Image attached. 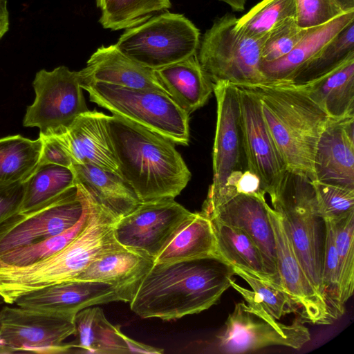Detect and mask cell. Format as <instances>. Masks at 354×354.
Instances as JSON below:
<instances>
[{"instance_id":"8992f818","label":"cell","mask_w":354,"mask_h":354,"mask_svg":"<svg viewBox=\"0 0 354 354\" xmlns=\"http://www.w3.org/2000/svg\"><path fill=\"white\" fill-rule=\"evenodd\" d=\"M90 101L177 145L189 141V114L167 94L101 82L81 84Z\"/></svg>"},{"instance_id":"5b68a950","label":"cell","mask_w":354,"mask_h":354,"mask_svg":"<svg viewBox=\"0 0 354 354\" xmlns=\"http://www.w3.org/2000/svg\"><path fill=\"white\" fill-rule=\"evenodd\" d=\"M272 205L281 216L295 255L306 274L322 295L321 276L326 228L317 211L311 180L287 171Z\"/></svg>"},{"instance_id":"c3c4849f","label":"cell","mask_w":354,"mask_h":354,"mask_svg":"<svg viewBox=\"0 0 354 354\" xmlns=\"http://www.w3.org/2000/svg\"><path fill=\"white\" fill-rule=\"evenodd\" d=\"M109 0H95L96 5L98 8L102 10Z\"/></svg>"},{"instance_id":"9a60e30c","label":"cell","mask_w":354,"mask_h":354,"mask_svg":"<svg viewBox=\"0 0 354 354\" xmlns=\"http://www.w3.org/2000/svg\"><path fill=\"white\" fill-rule=\"evenodd\" d=\"M268 212L275 239L279 283L290 299L295 313L299 314L304 323L332 324L335 318L296 257L281 214L270 205Z\"/></svg>"},{"instance_id":"836d02e7","label":"cell","mask_w":354,"mask_h":354,"mask_svg":"<svg viewBox=\"0 0 354 354\" xmlns=\"http://www.w3.org/2000/svg\"><path fill=\"white\" fill-rule=\"evenodd\" d=\"M93 203V201L91 198V203L88 209L80 220L68 230L38 243L0 254V268L28 266L46 259L58 252L73 240L84 228L89 218Z\"/></svg>"},{"instance_id":"b9f144b4","label":"cell","mask_w":354,"mask_h":354,"mask_svg":"<svg viewBox=\"0 0 354 354\" xmlns=\"http://www.w3.org/2000/svg\"><path fill=\"white\" fill-rule=\"evenodd\" d=\"M24 183L0 185V225L20 211Z\"/></svg>"},{"instance_id":"30bf717a","label":"cell","mask_w":354,"mask_h":354,"mask_svg":"<svg viewBox=\"0 0 354 354\" xmlns=\"http://www.w3.org/2000/svg\"><path fill=\"white\" fill-rule=\"evenodd\" d=\"M32 86L35 98L27 107L23 125L39 128V136L64 133L79 115L88 111L78 71L65 66L51 71L41 69Z\"/></svg>"},{"instance_id":"8d00e7d4","label":"cell","mask_w":354,"mask_h":354,"mask_svg":"<svg viewBox=\"0 0 354 354\" xmlns=\"http://www.w3.org/2000/svg\"><path fill=\"white\" fill-rule=\"evenodd\" d=\"M333 223L338 259L339 301L344 308L354 289V211Z\"/></svg>"},{"instance_id":"44dd1931","label":"cell","mask_w":354,"mask_h":354,"mask_svg":"<svg viewBox=\"0 0 354 354\" xmlns=\"http://www.w3.org/2000/svg\"><path fill=\"white\" fill-rule=\"evenodd\" d=\"M153 263L152 259L121 246L95 259L73 279L109 284L119 301L130 303Z\"/></svg>"},{"instance_id":"d6a6232c","label":"cell","mask_w":354,"mask_h":354,"mask_svg":"<svg viewBox=\"0 0 354 354\" xmlns=\"http://www.w3.org/2000/svg\"><path fill=\"white\" fill-rule=\"evenodd\" d=\"M352 55H354V20L302 65L287 82L300 84L310 81L330 71Z\"/></svg>"},{"instance_id":"ac0fdd59","label":"cell","mask_w":354,"mask_h":354,"mask_svg":"<svg viewBox=\"0 0 354 354\" xmlns=\"http://www.w3.org/2000/svg\"><path fill=\"white\" fill-rule=\"evenodd\" d=\"M315 180L354 189V117L328 120L314 158Z\"/></svg>"},{"instance_id":"4fadbf2b","label":"cell","mask_w":354,"mask_h":354,"mask_svg":"<svg viewBox=\"0 0 354 354\" xmlns=\"http://www.w3.org/2000/svg\"><path fill=\"white\" fill-rule=\"evenodd\" d=\"M191 214L174 198L142 202L116 221L115 238L122 246L155 261Z\"/></svg>"},{"instance_id":"e575fe53","label":"cell","mask_w":354,"mask_h":354,"mask_svg":"<svg viewBox=\"0 0 354 354\" xmlns=\"http://www.w3.org/2000/svg\"><path fill=\"white\" fill-rule=\"evenodd\" d=\"M171 6L170 0H109L101 10L99 22L104 28L111 30L127 29Z\"/></svg>"},{"instance_id":"f1b7e54d","label":"cell","mask_w":354,"mask_h":354,"mask_svg":"<svg viewBox=\"0 0 354 354\" xmlns=\"http://www.w3.org/2000/svg\"><path fill=\"white\" fill-rule=\"evenodd\" d=\"M211 221L220 261L272 281L268 273L265 259L259 247L243 230L216 220Z\"/></svg>"},{"instance_id":"8fae6325","label":"cell","mask_w":354,"mask_h":354,"mask_svg":"<svg viewBox=\"0 0 354 354\" xmlns=\"http://www.w3.org/2000/svg\"><path fill=\"white\" fill-rule=\"evenodd\" d=\"M91 203L89 194L76 183L39 207L17 213L0 225V254L68 230L80 220Z\"/></svg>"},{"instance_id":"f546056e","label":"cell","mask_w":354,"mask_h":354,"mask_svg":"<svg viewBox=\"0 0 354 354\" xmlns=\"http://www.w3.org/2000/svg\"><path fill=\"white\" fill-rule=\"evenodd\" d=\"M42 149L39 137L20 135L0 138V185L24 182L38 166Z\"/></svg>"},{"instance_id":"9c48e42d","label":"cell","mask_w":354,"mask_h":354,"mask_svg":"<svg viewBox=\"0 0 354 354\" xmlns=\"http://www.w3.org/2000/svg\"><path fill=\"white\" fill-rule=\"evenodd\" d=\"M215 337L219 353L237 354L270 346L299 350L310 340V333L300 319L284 324L266 312L241 301L235 304Z\"/></svg>"},{"instance_id":"e0dca14e","label":"cell","mask_w":354,"mask_h":354,"mask_svg":"<svg viewBox=\"0 0 354 354\" xmlns=\"http://www.w3.org/2000/svg\"><path fill=\"white\" fill-rule=\"evenodd\" d=\"M108 118L102 112L88 110L79 115L64 133L53 136L73 163L91 164L120 176Z\"/></svg>"},{"instance_id":"d590c367","label":"cell","mask_w":354,"mask_h":354,"mask_svg":"<svg viewBox=\"0 0 354 354\" xmlns=\"http://www.w3.org/2000/svg\"><path fill=\"white\" fill-rule=\"evenodd\" d=\"M291 17L296 18L295 0H262L237 19L235 28L246 36L260 39Z\"/></svg>"},{"instance_id":"6da1fadb","label":"cell","mask_w":354,"mask_h":354,"mask_svg":"<svg viewBox=\"0 0 354 354\" xmlns=\"http://www.w3.org/2000/svg\"><path fill=\"white\" fill-rule=\"evenodd\" d=\"M235 273L216 259L153 263L131 301L143 319L176 320L209 309L230 287Z\"/></svg>"},{"instance_id":"4dcf8cb0","label":"cell","mask_w":354,"mask_h":354,"mask_svg":"<svg viewBox=\"0 0 354 354\" xmlns=\"http://www.w3.org/2000/svg\"><path fill=\"white\" fill-rule=\"evenodd\" d=\"M24 183V196L19 212L37 209L76 184L71 168L53 164L38 165Z\"/></svg>"},{"instance_id":"60d3db41","label":"cell","mask_w":354,"mask_h":354,"mask_svg":"<svg viewBox=\"0 0 354 354\" xmlns=\"http://www.w3.org/2000/svg\"><path fill=\"white\" fill-rule=\"evenodd\" d=\"M296 21L302 28L322 25L344 12L334 0H295Z\"/></svg>"},{"instance_id":"f35d334b","label":"cell","mask_w":354,"mask_h":354,"mask_svg":"<svg viewBox=\"0 0 354 354\" xmlns=\"http://www.w3.org/2000/svg\"><path fill=\"white\" fill-rule=\"evenodd\" d=\"M311 182L317 211L324 221H336L354 211V189Z\"/></svg>"},{"instance_id":"484cf974","label":"cell","mask_w":354,"mask_h":354,"mask_svg":"<svg viewBox=\"0 0 354 354\" xmlns=\"http://www.w3.org/2000/svg\"><path fill=\"white\" fill-rule=\"evenodd\" d=\"M354 20V10L346 12L332 20L313 27L296 46L283 57L261 62V71L268 82H287L347 24Z\"/></svg>"},{"instance_id":"ab89813d","label":"cell","mask_w":354,"mask_h":354,"mask_svg":"<svg viewBox=\"0 0 354 354\" xmlns=\"http://www.w3.org/2000/svg\"><path fill=\"white\" fill-rule=\"evenodd\" d=\"M313 28H306L299 26L295 17L281 21L266 35L261 50V62H272L283 57L290 53Z\"/></svg>"},{"instance_id":"7dc6e473","label":"cell","mask_w":354,"mask_h":354,"mask_svg":"<svg viewBox=\"0 0 354 354\" xmlns=\"http://www.w3.org/2000/svg\"><path fill=\"white\" fill-rule=\"evenodd\" d=\"M344 12L354 10V0H334Z\"/></svg>"},{"instance_id":"7402d4cb","label":"cell","mask_w":354,"mask_h":354,"mask_svg":"<svg viewBox=\"0 0 354 354\" xmlns=\"http://www.w3.org/2000/svg\"><path fill=\"white\" fill-rule=\"evenodd\" d=\"M78 73L81 84L101 82L167 94L154 70L127 57L117 49L115 44L98 48L87 61L86 67Z\"/></svg>"},{"instance_id":"d4e9b609","label":"cell","mask_w":354,"mask_h":354,"mask_svg":"<svg viewBox=\"0 0 354 354\" xmlns=\"http://www.w3.org/2000/svg\"><path fill=\"white\" fill-rule=\"evenodd\" d=\"M295 85L304 91L330 119L354 117V55L330 71Z\"/></svg>"},{"instance_id":"277c9868","label":"cell","mask_w":354,"mask_h":354,"mask_svg":"<svg viewBox=\"0 0 354 354\" xmlns=\"http://www.w3.org/2000/svg\"><path fill=\"white\" fill-rule=\"evenodd\" d=\"M118 220L93 201L84 228L58 252L28 266L0 268V294L5 303L12 304L24 294L72 280L95 259L121 247L114 235Z\"/></svg>"},{"instance_id":"cb8c5ba5","label":"cell","mask_w":354,"mask_h":354,"mask_svg":"<svg viewBox=\"0 0 354 354\" xmlns=\"http://www.w3.org/2000/svg\"><path fill=\"white\" fill-rule=\"evenodd\" d=\"M79 184L102 207L118 219L142 202L119 174L91 164L73 163L71 167Z\"/></svg>"},{"instance_id":"603a6c76","label":"cell","mask_w":354,"mask_h":354,"mask_svg":"<svg viewBox=\"0 0 354 354\" xmlns=\"http://www.w3.org/2000/svg\"><path fill=\"white\" fill-rule=\"evenodd\" d=\"M154 71L167 93L189 115L203 106L214 91V83L202 68L196 53Z\"/></svg>"},{"instance_id":"5bb4252c","label":"cell","mask_w":354,"mask_h":354,"mask_svg":"<svg viewBox=\"0 0 354 354\" xmlns=\"http://www.w3.org/2000/svg\"><path fill=\"white\" fill-rule=\"evenodd\" d=\"M237 88L241 146L248 169L259 178L272 203L279 193L286 167L267 127L258 97L246 87Z\"/></svg>"},{"instance_id":"bcb514c9","label":"cell","mask_w":354,"mask_h":354,"mask_svg":"<svg viewBox=\"0 0 354 354\" xmlns=\"http://www.w3.org/2000/svg\"><path fill=\"white\" fill-rule=\"evenodd\" d=\"M222 1L231 7L234 11L241 12L245 9L246 0H218Z\"/></svg>"},{"instance_id":"83f0119b","label":"cell","mask_w":354,"mask_h":354,"mask_svg":"<svg viewBox=\"0 0 354 354\" xmlns=\"http://www.w3.org/2000/svg\"><path fill=\"white\" fill-rule=\"evenodd\" d=\"M75 339L69 342L78 352L95 354L129 353L126 335L106 318L100 307H88L75 317Z\"/></svg>"},{"instance_id":"7bdbcfd3","label":"cell","mask_w":354,"mask_h":354,"mask_svg":"<svg viewBox=\"0 0 354 354\" xmlns=\"http://www.w3.org/2000/svg\"><path fill=\"white\" fill-rule=\"evenodd\" d=\"M42 140V149L38 165L53 164L71 168V156L54 136H39Z\"/></svg>"},{"instance_id":"1f68e13d","label":"cell","mask_w":354,"mask_h":354,"mask_svg":"<svg viewBox=\"0 0 354 354\" xmlns=\"http://www.w3.org/2000/svg\"><path fill=\"white\" fill-rule=\"evenodd\" d=\"M232 267L235 275L243 279L252 288L241 286L234 279L230 283V287L243 297L248 306L266 312L277 320L287 313H295L290 299L279 284L250 271Z\"/></svg>"},{"instance_id":"d6986e66","label":"cell","mask_w":354,"mask_h":354,"mask_svg":"<svg viewBox=\"0 0 354 354\" xmlns=\"http://www.w3.org/2000/svg\"><path fill=\"white\" fill-rule=\"evenodd\" d=\"M113 301L119 299L110 285L73 279L24 294L14 304L24 308L76 315L84 308Z\"/></svg>"},{"instance_id":"ee69618b","label":"cell","mask_w":354,"mask_h":354,"mask_svg":"<svg viewBox=\"0 0 354 354\" xmlns=\"http://www.w3.org/2000/svg\"><path fill=\"white\" fill-rule=\"evenodd\" d=\"M126 343L129 353H162L164 350L138 342L126 335Z\"/></svg>"},{"instance_id":"681fc988","label":"cell","mask_w":354,"mask_h":354,"mask_svg":"<svg viewBox=\"0 0 354 354\" xmlns=\"http://www.w3.org/2000/svg\"><path fill=\"white\" fill-rule=\"evenodd\" d=\"M5 303V301L3 298V297L1 296V295L0 294V305Z\"/></svg>"},{"instance_id":"2e32d148","label":"cell","mask_w":354,"mask_h":354,"mask_svg":"<svg viewBox=\"0 0 354 354\" xmlns=\"http://www.w3.org/2000/svg\"><path fill=\"white\" fill-rule=\"evenodd\" d=\"M216 126L213 146V180L204 203L216 198L239 165L241 146L238 88L227 82L214 83Z\"/></svg>"},{"instance_id":"7c38bea8","label":"cell","mask_w":354,"mask_h":354,"mask_svg":"<svg viewBox=\"0 0 354 354\" xmlns=\"http://www.w3.org/2000/svg\"><path fill=\"white\" fill-rule=\"evenodd\" d=\"M75 315L4 306L0 310V345L7 353H68L65 340L75 330Z\"/></svg>"},{"instance_id":"f6af8a7d","label":"cell","mask_w":354,"mask_h":354,"mask_svg":"<svg viewBox=\"0 0 354 354\" xmlns=\"http://www.w3.org/2000/svg\"><path fill=\"white\" fill-rule=\"evenodd\" d=\"M9 29V12L6 0H0V39Z\"/></svg>"},{"instance_id":"ffe728a7","label":"cell","mask_w":354,"mask_h":354,"mask_svg":"<svg viewBox=\"0 0 354 354\" xmlns=\"http://www.w3.org/2000/svg\"><path fill=\"white\" fill-rule=\"evenodd\" d=\"M268 206L266 200L251 195L237 194L218 207L209 218L243 230L259 247L272 280L279 284L275 239Z\"/></svg>"},{"instance_id":"52a82bcc","label":"cell","mask_w":354,"mask_h":354,"mask_svg":"<svg viewBox=\"0 0 354 354\" xmlns=\"http://www.w3.org/2000/svg\"><path fill=\"white\" fill-rule=\"evenodd\" d=\"M237 18L225 14L214 21L203 35L196 53L198 60L213 83L223 81L236 86L267 82L261 71L264 37L239 32Z\"/></svg>"},{"instance_id":"ba28073f","label":"cell","mask_w":354,"mask_h":354,"mask_svg":"<svg viewBox=\"0 0 354 354\" xmlns=\"http://www.w3.org/2000/svg\"><path fill=\"white\" fill-rule=\"evenodd\" d=\"M200 41V31L189 19L165 12L126 29L115 46L131 59L156 70L195 55Z\"/></svg>"},{"instance_id":"4316f807","label":"cell","mask_w":354,"mask_h":354,"mask_svg":"<svg viewBox=\"0 0 354 354\" xmlns=\"http://www.w3.org/2000/svg\"><path fill=\"white\" fill-rule=\"evenodd\" d=\"M201 259L220 261L211 220L201 212H192L155 259L154 263Z\"/></svg>"},{"instance_id":"3957f363","label":"cell","mask_w":354,"mask_h":354,"mask_svg":"<svg viewBox=\"0 0 354 354\" xmlns=\"http://www.w3.org/2000/svg\"><path fill=\"white\" fill-rule=\"evenodd\" d=\"M244 87L258 97L287 171L314 180L315 154L329 120L327 114L292 83L268 82Z\"/></svg>"},{"instance_id":"74e56055","label":"cell","mask_w":354,"mask_h":354,"mask_svg":"<svg viewBox=\"0 0 354 354\" xmlns=\"http://www.w3.org/2000/svg\"><path fill=\"white\" fill-rule=\"evenodd\" d=\"M326 234L322 268V293L332 313L338 319L344 313L339 301L338 259L335 243L333 221H324Z\"/></svg>"},{"instance_id":"7a4b0ae2","label":"cell","mask_w":354,"mask_h":354,"mask_svg":"<svg viewBox=\"0 0 354 354\" xmlns=\"http://www.w3.org/2000/svg\"><path fill=\"white\" fill-rule=\"evenodd\" d=\"M108 124L120 174L141 202L180 194L192 174L174 142L116 115Z\"/></svg>"}]
</instances>
